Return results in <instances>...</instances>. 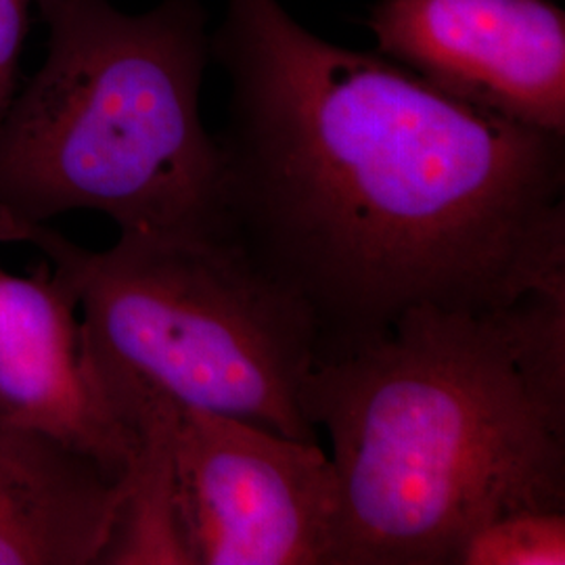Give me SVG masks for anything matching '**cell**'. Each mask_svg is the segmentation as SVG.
Segmentation results:
<instances>
[{
    "label": "cell",
    "mask_w": 565,
    "mask_h": 565,
    "mask_svg": "<svg viewBox=\"0 0 565 565\" xmlns=\"http://www.w3.org/2000/svg\"><path fill=\"white\" fill-rule=\"evenodd\" d=\"M34 4L46 57L0 121V231L90 210L120 233L231 235L223 145L200 114L202 4Z\"/></svg>",
    "instance_id": "cell-3"
},
{
    "label": "cell",
    "mask_w": 565,
    "mask_h": 565,
    "mask_svg": "<svg viewBox=\"0 0 565 565\" xmlns=\"http://www.w3.org/2000/svg\"><path fill=\"white\" fill-rule=\"evenodd\" d=\"M0 425L51 436L118 478L139 452L86 359L76 300L46 263L30 277L0 268Z\"/></svg>",
    "instance_id": "cell-7"
},
{
    "label": "cell",
    "mask_w": 565,
    "mask_h": 565,
    "mask_svg": "<svg viewBox=\"0 0 565 565\" xmlns=\"http://www.w3.org/2000/svg\"><path fill=\"white\" fill-rule=\"evenodd\" d=\"M72 291L90 369L121 419L163 398L317 443L302 413L319 331L226 233H120L93 252L49 224L0 231ZM124 422V419H121Z\"/></svg>",
    "instance_id": "cell-4"
},
{
    "label": "cell",
    "mask_w": 565,
    "mask_h": 565,
    "mask_svg": "<svg viewBox=\"0 0 565 565\" xmlns=\"http://www.w3.org/2000/svg\"><path fill=\"white\" fill-rule=\"evenodd\" d=\"M212 57L231 235L306 306L319 354L415 308L565 287V135L323 41L279 0H226Z\"/></svg>",
    "instance_id": "cell-1"
},
{
    "label": "cell",
    "mask_w": 565,
    "mask_h": 565,
    "mask_svg": "<svg viewBox=\"0 0 565 565\" xmlns=\"http://www.w3.org/2000/svg\"><path fill=\"white\" fill-rule=\"evenodd\" d=\"M565 511H513L482 525L457 565H564Z\"/></svg>",
    "instance_id": "cell-9"
},
{
    "label": "cell",
    "mask_w": 565,
    "mask_h": 565,
    "mask_svg": "<svg viewBox=\"0 0 565 565\" xmlns=\"http://www.w3.org/2000/svg\"><path fill=\"white\" fill-rule=\"evenodd\" d=\"M126 478L39 431L0 425V565H99Z\"/></svg>",
    "instance_id": "cell-8"
},
{
    "label": "cell",
    "mask_w": 565,
    "mask_h": 565,
    "mask_svg": "<svg viewBox=\"0 0 565 565\" xmlns=\"http://www.w3.org/2000/svg\"><path fill=\"white\" fill-rule=\"evenodd\" d=\"M156 401L191 565H331L338 482L319 443Z\"/></svg>",
    "instance_id": "cell-5"
},
{
    "label": "cell",
    "mask_w": 565,
    "mask_h": 565,
    "mask_svg": "<svg viewBox=\"0 0 565 565\" xmlns=\"http://www.w3.org/2000/svg\"><path fill=\"white\" fill-rule=\"evenodd\" d=\"M34 0H0V121L18 95V67Z\"/></svg>",
    "instance_id": "cell-10"
},
{
    "label": "cell",
    "mask_w": 565,
    "mask_h": 565,
    "mask_svg": "<svg viewBox=\"0 0 565 565\" xmlns=\"http://www.w3.org/2000/svg\"><path fill=\"white\" fill-rule=\"evenodd\" d=\"M302 413L331 446V565H457L482 525L565 511V287L408 310L321 352Z\"/></svg>",
    "instance_id": "cell-2"
},
{
    "label": "cell",
    "mask_w": 565,
    "mask_h": 565,
    "mask_svg": "<svg viewBox=\"0 0 565 565\" xmlns=\"http://www.w3.org/2000/svg\"><path fill=\"white\" fill-rule=\"evenodd\" d=\"M380 55L448 95L565 135V13L553 0H380Z\"/></svg>",
    "instance_id": "cell-6"
}]
</instances>
